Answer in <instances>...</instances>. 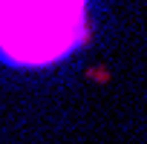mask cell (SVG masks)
<instances>
[{
    "label": "cell",
    "mask_w": 147,
    "mask_h": 144,
    "mask_svg": "<svg viewBox=\"0 0 147 144\" xmlns=\"http://www.w3.org/2000/svg\"><path fill=\"white\" fill-rule=\"evenodd\" d=\"M84 38V0H0V49L18 63H49Z\"/></svg>",
    "instance_id": "6da1fadb"
}]
</instances>
